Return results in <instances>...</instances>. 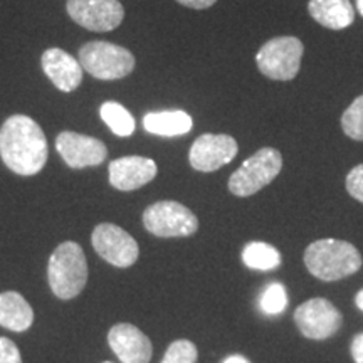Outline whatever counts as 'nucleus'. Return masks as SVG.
<instances>
[{
  "label": "nucleus",
  "mask_w": 363,
  "mask_h": 363,
  "mask_svg": "<svg viewBox=\"0 0 363 363\" xmlns=\"http://www.w3.org/2000/svg\"><path fill=\"white\" fill-rule=\"evenodd\" d=\"M48 140L33 118L13 115L0 128V157L17 175H35L48 162Z\"/></svg>",
  "instance_id": "nucleus-1"
},
{
  "label": "nucleus",
  "mask_w": 363,
  "mask_h": 363,
  "mask_svg": "<svg viewBox=\"0 0 363 363\" xmlns=\"http://www.w3.org/2000/svg\"><path fill=\"white\" fill-rule=\"evenodd\" d=\"M305 266L318 279L338 281L360 269L362 256L347 240L320 239L306 247Z\"/></svg>",
  "instance_id": "nucleus-2"
},
{
  "label": "nucleus",
  "mask_w": 363,
  "mask_h": 363,
  "mask_svg": "<svg viewBox=\"0 0 363 363\" xmlns=\"http://www.w3.org/2000/svg\"><path fill=\"white\" fill-rule=\"evenodd\" d=\"M48 278L52 293L61 299H72L83 291L88 283V262L78 242L59 244L49 257Z\"/></svg>",
  "instance_id": "nucleus-3"
},
{
  "label": "nucleus",
  "mask_w": 363,
  "mask_h": 363,
  "mask_svg": "<svg viewBox=\"0 0 363 363\" xmlns=\"http://www.w3.org/2000/svg\"><path fill=\"white\" fill-rule=\"evenodd\" d=\"M305 45L294 35H279L264 43L256 52L261 74L272 81H291L301 69Z\"/></svg>",
  "instance_id": "nucleus-4"
},
{
  "label": "nucleus",
  "mask_w": 363,
  "mask_h": 363,
  "mask_svg": "<svg viewBox=\"0 0 363 363\" xmlns=\"http://www.w3.org/2000/svg\"><path fill=\"white\" fill-rule=\"evenodd\" d=\"M135 56L118 44L94 40L79 49V65L93 78L115 81L126 78L135 69Z\"/></svg>",
  "instance_id": "nucleus-5"
},
{
  "label": "nucleus",
  "mask_w": 363,
  "mask_h": 363,
  "mask_svg": "<svg viewBox=\"0 0 363 363\" xmlns=\"http://www.w3.org/2000/svg\"><path fill=\"white\" fill-rule=\"evenodd\" d=\"M283 169V155L279 150L264 147L249 157L230 175L229 190L235 197H249L269 185Z\"/></svg>",
  "instance_id": "nucleus-6"
},
{
  "label": "nucleus",
  "mask_w": 363,
  "mask_h": 363,
  "mask_svg": "<svg viewBox=\"0 0 363 363\" xmlns=\"http://www.w3.org/2000/svg\"><path fill=\"white\" fill-rule=\"evenodd\" d=\"M143 225L157 238H189L197 233L199 219L180 202L160 201L143 212Z\"/></svg>",
  "instance_id": "nucleus-7"
},
{
  "label": "nucleus",
  "mask_w": 363,
  "mask_h": 363,
  "mask_svg": "<svg viewBox=\"0 0 363 363\" xmlns=\"http://www.w3.org/2000/svg\"><path fill=\"white\" fill-rule=\"evenodd\" d=\"M66 9L76 24L93 33H110L125 19L120 0H67Z\"/></svg>",
  "instance_id": "nucleus-8"
},
{
  "label": "nucleus",
  "mask_w": 363,
  "mask_h": 363,
  "mask_svg": "<svg viewBox=\"0 0 363 363\" xmlns=\"http://www.w3.org/2000/svg\"><path fill=\"white\" fill-rule=\"evenodd\" d=\"M94 251L116 267H130L138 259V244L125 229L110 222L94 227L91 234Z\"/></svg>",
  "instance_id": "nucleus-9"
},
{
  "label": "nucleus",
  "mask_w": 363,
  "mask_h": 363,
  "mask_svg": "<svg viewBox=\"0 0 363 363\" xmlns=\"http://www.w3.org/2000/svg\"><path fill=\"white\" fill-rule=\"evenodd\" d=\"M294 321L303 337L311 340H326L342 326V315L333 303L325 298H313L303 303L294 311Z\"/></svg>",
  "instance_id": "nucleus-10"
},
{
  "label": "nucleus",
  "mask_w": 363,
  "mask_h": 363,
  "mask_svg": "<svg viewBox=\"0 0 363 363\" xmlns=\"http://www.w3.org/2000/svg\"><path fill=\"white\" fill-rule=\"evenodd\" d=\"M238 152L239 145L230 135L203 133L190 147L189 162L192 169L208 174L233 162Z\"/></svg>",
  "instance_id": "nucleus-11"
},
{
  "label": "nucleus",
  "mask_w": 363,
  "mask_h": 363,
  "mask_svg": "<svg viewBox=\"0 0 363 363\" xmlns=\"http://www.w3.org/2000/svg\"><path fill=\"white\" fill-rule=\"evenodd\" d=\"M56 150L71 169L101 165L108 157V148L101 140L74 133V131L59 133L56 138Z\"/></svg>",
  "instance_id": "nucleus-12"
},
{
  "label": "nucleus",
  "mask_w": 363,
  "mask_h": 363,
  "mask_svg": "<svg viewBox=\"0 0 363 363\" xmlns=\"http://www.w3.org/2000/svg\"><path fill=\"white\" fill-rule=\"evenodd\" d=\"M108 343L121 363H150L152 342L142 330L130 323H118L108 333Z\"/></svg>",
  "instance_id": "nucleus-13"
},
{
  "label": "nucleus",
  "mask_w": 363,
  "mask_h": 363,
  "mask_svg": "<svg viewBox=\"0 0 363 363\" xmlns=\"http://www.w3.org/2000/svg\"><path fill=\"white\" fill-rule=\"evenodd\" d=\"M110 184L121 192H131L157 177V163L147 157H123L110 163Z\"/></svg>",
  "instance_id": "nucleus-14"
},
{
  "label": "nucleus",
  "mask_w": 363,
  "mask_h": 363,
  "mask_svg": "<svg viewBox=\"0 0 363 363\" xmlns=\"http://www.w3.org/2000/svg\"><path fill=\"white\" fill-rule=\"evenodd\" d=\"M43 71L62 93H72L83 83V66L76 57L59 48L48 49L40 57Z\"/></svg>",
  "instance_id": "nucleus-15"
},
{
  "label": "nucleus",
  "mask_w": 363,
  "mask_h": 363,
  "mask_svg": "<svg viewBox=\"0 0 363 363\" xmlns=\"http://www.w3.org/2000/svg\"><path fill=\"white\" fill-rule=\"evenodd\" d=\"M308 12L318 24L331 30L347 29L355 21V9L350 0H310Z\"/></svg>",
  "instance_id": "nucleus-16"
},
{
  "label": "nucleus",
  "mask_w": 363,
  "mask_h": 363,
  "mask_svg": "<svg viewBox=\"0 0 363 363\" xmlns=\"http://www.w3.org/2000/svg\"><path fill=\"white\" fill-rule=\"evenodd\" d=\"M34 321V311L24 296L16 291H6L0 294V325L4 328L26 331Z\"/></svg>",
  "instance_id": "nucleus-17"
},
{
  "label": "nucleus",
  "mask_w": 363,
  "mask_h": 363,
  "mask_svg": "<svg viewBox=\"0 0 363 363\" xmlns=\"http://www.w3.org/2000/svg\"><path fill=\"white\" fill-rule=\"evenodd\" d=\"M194 121L187 111H152L143 116V128L158 136H182L192 130Z\"/></svg>",
  "instance_id": "nucleus-18"
},
{
  "label": "nucleus",
  "mask_w": 363,
  "mask_h": 363,
  "mask_svg": "<svg viewBox=\"0 0 363 363\" xmlns=\"http://www.w3.org/2000/svg\"><path fill=\"white\" fill-rule=\"evenodd\" d=\"M242 262L249 269L272 271L281 264V254L271 244L252 240L242 249Z\"/></svg>",
  "instance_id": "nucleus-19"
},
{
  "label": "nucleus",
  "mask_w": 363,
  "mask_h": 363,
  "mask_svg": "<svg viewBox=\"0 0 363 363\" xmlns=\"http://www.w3.org/2000/svg\"><path fill=\"white\" fill-rule=\"evenodd\" d=\"M101 120L118 136H130L135 131V118L118 101H106L99 108Z\"/></svg>",
  "instance_id": "nucleus-20"
},
{
  "label": "nucleus",
  "mask_w": 363,
  "mask_h": 363,
  "mask_svg": "<svg viewBox=\"0 0 363 363\" xmlns=\"http://www.w3.org/2000/svg\"><path fill=\"white\" fill-rule=\"evenodd\" d=\"M342 130L348 138L363 142V94L353 99V103L342 115Z\"/></svg>",
  "instance_id": "nucleus-21"
},
{
  "label": "nucleus",
  "mask_w": 363,
  "mask_h": 363,
  "mask_svg": "<svg viewBox=\"0 0 363 363\" xmlns=\"http://www.w3.org/2000/svg\"><path fill=\"white\" fill-rule=\"evenodd\" d=\"M259 306L266 315H279L288 306V294L281 283H271L266 286L259 298Z\"/></svg>",
  "instance_id": "nucleus-22"
},
{
  "label": "nucleus",
  "mask_w": 363,
  "mask_h": 363,
  "mask_svg": "<svg viewBox=\"0 0 363 363\" xmlns=\"http://www.w3.org/2000/svg\"><path fill=\"white\" fill-rule=\"evenodd\" d=\"M197 347L189 340H177L167 348L162 363H195L197 362Z\"/></svg>",
  "instance_id": "nucleus-23"
},
{
  "label": "nucleus",
  "mask_w": 363,
  "mask_h": 363,
  "mask_svg": "<svg viewBox=\"0 0 363 363\" xmlns=\"http://www.w3.org/2000/svg\"><path fill=\"white\" fill-rule=\"evenodd\" d=\"M347 192L363 203V163L352 169L347 175Z\"/></svg>",
  "instance_id": "nucleus-24"
},
{
  "label": "nucleus",
  "mask_w": 363,
  "mask_h": 363,
  "mask_svg": "<svg viewBox=\"0 0 363 363\" xmlns=\"http://www.w3.org/2000/svg\"><path fill=\"white\" fill-rule=\"evenodd\" d=\"M0 363H22L17 345L12 340L0 337Z\"/></svg>",
  "instance_id": "nucleus-25"
},
{
  "label": "nucleus",
  "mask_w": 363,
  "mask_h": 363,
  "mask_svg": "<svg viewBox=\"0 0 363 363\" xmlns=\"http://www.w3.org/2000/svg\"><path fill=\"white\" fill-rule=\"evenodd\" d=\"M352 357L355 363H363V333H358L352 342Z\"/></svg>",
  "instance_id": "nucleus-26"
},
{
  "label": "nucleus",
  "mask_w": 363,
  "mask_h": 363,
  "mask_svg": "<svg viewBox=\"0 0 363 363\" xmlns=\"http://www.w3.org/2000/svg\"><path fill=\"white\" fill-rule=\"evenodd\" d=\"M175 2L182 4V6L195 9V11H203V9L212 7L217 0H175Z\"/></svg>",
  "instance_id": "nucleus-27"
},
{
  "label": "nucleus",
  "mask_w": 363,
  "mask_h": 363,
  "mask_svg": "<svg viewBox=\"0 0 363 363\" xmlns=\"http://www.w3.org/2000/svg\"><path fill=\"white\" fill-rule=\"evenodd\" d=\"M222 363H249V360H247V358L240 357V355H233V357L225 358V360Z\"/></svg>",
  "instance_id": "nucleus-28"
},
{
  "label": "nucleus",
  "mask_w": 363,
  "mask_h": 363,
  "mask_svg": "<svg viewBox=\"0 0 363 363\" xmlns=\"http://www.w3.org/2000/svg\"><path fill=\"white\" fill-rule=\"evenodd\" d=\"M355 305H357L358 310L363 311V289H360V291L357 293V296H355Z\"/></svg>",
  "instance_id": "nucleus-29"
},
{
  "label": "nucleus",
  "mask_w": 363,
  "mask_h": 363,
  "mask_svg": "<svg viewBox=\"0 0 363 363\" xmlns=\"http://www.w3.org/2000/svg\"><path fill=\"white\" fill-rule=\"evenodd\" d=\"M357 11L363 17V0H357Z\"/></svg>",
  "instance_id": "nucleus-30"
},
{
  "label": "nucleus",
  "mask_w": 363,
  "mask_h": 363,
  "mask_svg": "<svg viewBox=\"0 0 363 363\" xmlns=\"http://www.w3.org/2000/svg\"><path fill=\"white\" fill-rule=\"evenodd\" d=\"M103 363H113V362H103Z\"/></svg>",
  "instance_id": "nucleus-31"
}]
</instances>
